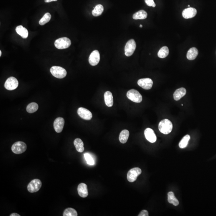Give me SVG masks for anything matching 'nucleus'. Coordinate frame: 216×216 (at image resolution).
<instances>
[{"label":"nucleus","mask_w":216,"mask_h":216,"mask_svg":"<svg viewBox=\"0 0 216 216\" xmlns=\"http://www.w3.org/2000/svg\"><path fill=\"white\" fill-rule=\"evenodd\" d=\"M188 6H189V7H190V5H188Z\"/></svg>","instance_id":"4c0bfd02"},{"label":"nucleus","mask_w":216,"mask_h":216,"mask_svg":"<svg viewBox=\"0 0 216 216\" xmlns=\"http://www.w3.org/2000/svg\"><path fill=\"white\" fill-rule=\"evenodd\" d=\"M197 11L194 8L189 7L185 9L182 13V15L185 19L192 18L196 16Z\"/></svg>","instance_id":"2eb2a0df"},{"label":"nucleus","mask_w":216,"mask_h":216,"mask_svg":"<svg viewBox=\"0 0 216 216\" xmlns=\"http://www.w3.org/2000/svg\"><path fill=\"white\" fill-rule=\"evenodd\" d=\"M186 92V90L184 88H181L177 89L174 93V99L175 101H179L181 98L185 95Z\"/></svg>","instance_id":"a211bd4d"},{"label":"nucleus","mask_w":216,"mask_h":216,"mask_svg":"<svg viewBox=\"0 0 216 216\" xmlns=\"http://www.w3.org/2000/svg\"><path fill=\"white\" fill-rule=\"evenodd\" d=\"M51 18V14L49 13H46L44 16L40 20L39 23L41 25H43L49 21Z\"/></svg>","instance_id":"c756f323"},{"label":"nucleus","mask_w":216,"mask_h":216,"mask_svg":"<svg viewBox=\"0 0 216 216\" xmlns=\"http://www.w3.org/2000/svg\"><path fill=\"white\" fill-rule=\"evenodd\" d=\"M168 200L169 203L177 206L179 205V201L178 199L175 196V195L172 192H169L168 193Z\"/></svg>","instance_id":"b1692460"},{"label":"nucleus","mask_w":216,"mask_h":216,"mask_svg":"<svg viewBox=\"0 0 216 216\" xmlns=\"http://www.w3.org/2000/svg\"><path fill=\"white\" fill-rule=\"evenodd\" d=\"M39 106L36 102H32L29 104L26 107V111L29 113H32L37 111Z\"/></svg>","instance_id":"bb28decb"},{"label":"nucleus","mask_w":216,"mask_h":216,"mask_svg":"<svg viewBox=\"0 0 216 216\" xmlns=\"http://www.w3.org/2000/svg\"><path fill=\"white\" fill-rule=\"evenodd\" d=\"M138 85L145 90H149L151 89L153 85V81L150 78L141 79L138 80Z\"/></svg>","instance_id":"9d476101"},{"label":"nucleus","mask_w":216,"mask_h":216,"mask_svg":"<svg viewBox=\"0 0 216 216\" xmlns=\"http://www.w3.org/2000/svg\"><path fill=\"white\" fill-rule=\"evenodd\" d=\"M169 54V49L166 46H163L159 50L158 53V57L160 58H165Z\"/></svg>","instance_id":"a878e982"},{"label":"nucleus","mask_w":216,"mask_h":216,"mask_svg":"<svg viewBox=\"0 0 216 216\" xmlns=\"http://www.w3.org/2000/svg\"><path fill=\"white\" fill-rule=\"evenodd\" d=\"M146 139L151 143H154L157 141V137L153 130L151 128H147L144 131Z\"/></svg>","instance_id":"4468645a"},{"label":"nucleus","mask_w":216,"mask_h":216,"mask_svg":"<svg viewBox=\"0 0 216 216\" xmlns=\"http://www.w3.org/2000/svg\"><path fill=\"white\" fill-rule=\"evenodd\" d=\"M19 82L17 79L11 77L6 80L4 84V87L9 91H12L17 88Z\"/></svg>","instance_id":"6e6552de"},{"label":"nucleus","mask_w":216,"mask_h":216,"mask_svg":"<svg viewBox=\"0 0 216 216\" xmlns=\"http://www.w3.org/2000/svg\"><path fill=\"white\" fill-rule=\"evenodd\" d=\"M129 136V132L127 130H124L121 131L120 134L119 139L121 143H125Z\"/></svg>","instance_id":"4be33fe9"},{"label":"nucleus","mask_w":216,"mask_h":216,"mask_svg":"<svg viewBox=\"0 0 216 216\" xmlns=\"http://www.w3.org/2000/svg\"><path fill=\"white\" fill-rule=\"evenodd\" d=\"M190 139V136L189 134H187V135L185 136L179 142V147L181 148V149H184V148L186 147Z\"/></svg>","instance_id":"cd10ccee"},{"label":"nucleus","mask_w":216,"mask_h":216,"mask_svg":"<svg viewBox=\"0 0 216 216\" xmlns=\"http://www.w3.org/2000/svg\"><path fill=\"white\" fill-rule=\"evenodd\" d=\"M57 1V0H45L44 1L45 3H50V2L54 1Z\"/></svg>","instance_id":"72a5a7b5"},{"label":"nucleus","mask_w":216,"mask_h":216,"mask_svg":"<svg viewBox=\"0 0 216 216\" xmlns=\"http://www.w3.org/2000/svg\"><path fill=\"white\" fill-rule=\"evenodd\" d=\"M198 50L195 47L191 48L188 51L187 53V57L188 59L193 60L195 59L198 55Z\"/></svg>","instance_id":"6ab92c4d"},{"label":"nucleus","mask_w":216,"mask_h":216,"mask_svg":"<svg viewBox=\"0 0 216 216\" xmlns=\"http://www.w3.org/2000/svg\"><path fill=\"white\" fill-rule=\"evenodd\" d=\"M64 124V120L63 118L58 117L54 120V128L56 132L60 133L63 131Z\"/></svg>","instance_id":"ddd939ff"},{"label":"nucleus","mask_w":216,"mask_h":216,"mask_svg":"<svg viewBox=\"0 0 216 216\" xmlns=\"http://www.w3.org/2000/svg\"><path fill=\"white\" fill-rule=\"evenodd\" d=\"M149 216V212L147 210H142L140 212L138 216Z\"/></svg>","instance_id":"473e14b6"},{"label":"nucleus","mask_w":216,"mask_h":216,"mask_svg":"<svg viewBox=\"0 0 216 216\" xmlns=\"http://www.w3.org/2000/svg\"><path fill=\"white\" fill-rule=\"evenodd\" d=\"M142 172L141 169L138 167L132 168L129 171L127 175V178L129 182H132L137 180V177Z\"/></svg>","instance_id":"0eeeda50"},{"label":"nucleus","mask_w":216,"mask_h":216,"mask_svg":"<svg viewBox=\"0 0 216 216\" xmlns=\"http://www.w3.org/2000/svg\"><path fill=\"white\" fill-rule=\"evenodd\" d=\"M16 31L18 34L21 36L24 39L27 38L28 36V31L25 28L23 27V26L19 25L16 27Z\"/></svg>","instance_id":"aec40b11"},{"label":"nucleus","mask_w":216,"mask_h":216,"mask_svg":"<svg viewBox=\"0 0 216 216\" xmlns=\"http://www.w3.org/2000/svg\"><path fill=\"white\" fill-rule=\"evenodd\" d=\"M147 16V13L144 10H140L133 14L132 17L134 19H144Z\"/></svg>","instance_id":"5701e85b"},{"label":"nucleus","mask_w":216,"mask_h":216,"mask_svg":"<svg viewBox=\"0 0 216 216\" xmlns=\"http://www.w3.org/2000/svg\"><path fill=\"white\" fill-rule=\"evenodd\" d=\"M79 115L82 119L86 120H90L92 119V115L91 111L85 108L80 107L77 111Z\"/></svg>","instance_id":"f8f14e48"},{"label":"nucleus","mask_w":216,"mask_h":216,"mask_svg":"<svg viewBox=\"0 0 216 216\" xmlns=\"http://www.w3.org/2000/svg\"><path fill=\"white\" fill-rule=\"evenodd\" d=\"M144 1L148 6H152L153 7H155L156 4L154 2V0H144Z\"/></svg>","instance_id":"2f4dec72"},{"label":"nucleus","mask_w":216,"mask_h":216,"mask_svg":"<svg viewBox=\"0 0 216 216\" xmlns=\"http://www.w3.org/2000/svg\"><path fill=\"white\" fill-rule=\"evenodd\" d=\"M104 102L108 107H111L113 104V98L112 93L110 91H107L104 94Z\"/></svg>","instance_id":"f3484780"},{"label":"nucleus","mask_w":216,"mask_h":216,"mask_svg":"<svg viewBox=\"0 0 216 216\" xmlns=\"http://www.w3.org/2000/svg\"><path fill=\"white\" fill-rule=\"evenodd\" d=\"M42 186V182L39 179H34L30 182L27 186L28 191L31 193L38 191Z\"/></svg>","instance_id":"423d86ee"},{"label":"nucleus","mask_w":216,"mask_h":216,"mask_svg":"<svg viewBox=\"0 0 216 216\" xmlns=\"http://www.w3.org/2000/svg\"><path fill=\"white\" fill-rule=\"evenodd\" d=\"M77 191L79 195L81 197L86 198L88 195L87 186L85 183H80L78 187Z\"/></svg>","instance_id":"dca6fc26"},{"label":"nucleus","mask_w":216,"mask_h":216,"mask_svg":"<svg viewBox=\"0 0 216 216\" xmlns=\"http://www.w3.org/2000/svg\"><path fill=\"white\" fill-rule=\"evenodd\" d=\"M63 216H77V212L75 209L72 208H67L64 210Z\"/></svg>","instance_id":"c85d7f7f"},{"label":"nucleus","mask_w":216,"mask_h":216,"mask_svg":"<svg viewBox=\"0 0 216 216\" xmlns=\"http://www.w3.org/2000/svg\"><path fill=\"white\" fill-rule=\"evenodd\" d=\"M84 158L86 160L87 163L90 165H94V161L93 158L91 157L89 154L86 153L84 154Z\"/></svg>","instance_id":"7c9ffc66"},{"label":"nucleus","mask_w":216,"mask_h":216,"mask_svg":"<svg viewBox=\"0 0 216 216\" xmlns=\"http://www.w3.org/2000/svg\"><path fill=\"white\" fill-rule=\"evenodd\" d=\"M100 60L99 52L97 50L92 51L89 57V63L91 65L94 66L98 64Z\"/></svg>","instance_id":"9b49d317"},{"label":"nucleus","mask_w":216,"mask_h":216,"mask_svg":"<svg viewBox=\"0 0 216 216\" xmlns=\"http://www.w3.org/2000/svg\"><path fill=\"white\" fill-rule=\"evenodd\" d=\"M10 216H20V215L16 213H12L10 215Z\"/></svg>","instance_id":"f704fd0d"},{"label":"nucleus","mask_w":216,"mask_h":216,"mask_svg":"<svg viewBox=\"0 0 216 216\" xmlns=\"http://www.w3.org/2000/svg\"><path fill=\"white\" fill-rule=\"evenodd\" d=\"M136 48V43L134 40L131 39L126 44L124 51L125 54L127 57L131 56L133 54Z\"/></svg>","instance_id":"1a4fd4ad"},{"label":"nucleus","mask_w":216,"mask_h":216,"mask_svg":"<svg viewBox=\"0 0 216 216\" xmlns=\"http://www.w3.org/2000/svg\"><path fill=\"white\" fill-rule=\"evenodd\" d=\"M50 72L53 76L58 79L64 78L67 74L65 69L59 66L52 67L50 69Z\"/></svg>","instance_id":"f03ea898"},{"label":"nucleus","mask_w":216,"mask_h":216,"mask_svg":"<svg viewBox=\"0 0 216 216\" xmlns=\"http://www.w3.org/2000/svg\"><path fill=\"white\" fill-rule=\"evenodd\" d=\"M104 11V7L101 4H97L92 11V14L94 16L101 15Z\"/></svg>","instance_id":"393cba45"},{"label":"nucleus","mask_w":216,"mask_h":216,"mask_svg":"<svg viewBox=\"0 0 216 216\" xmlns=\"http://www.w3.org/2000/svg\"><path fill=\"white\" fill-rule=\"evenodd\" d=\"M27 146L24 142L18 141L13 144L11 150L13 153L16 154H21L26 151Z\"/></svg>","instance_id":"39448f33"},{"label":"nucleus","mask_w":216,"mask_h":216,"mask_svg":"<svg viewBox=\"0 0 216 216\" xmlns=\"http://www.w3.org/2000/svg\"><path fill=\"white\" fill-rule=\"evenodd\" d=\"M71 40L67 37H62L56 40L54 45L59 49L68 48L71 46Z\"/></svg>","instance_id":"7ed1b4c3"},{"label":"nucleus","mask_w":216,"mask_h":216,"mask_svg":"<svg viewBox=\"0 0 216 216\" xmlns=\"http://www.w3.org/2000/svg\"><path fill=\"white\" fill-rule=\"evenodd\" d=\"M140 27L141 28H142V24H141V25H140Z\"/></svg>","instance_id":"e433bc0d"},{"label":"nucleus","mask_w":216,"mask_h":216,"mask_svg":"<svg viewBox=\"0 0 216 216\" xmlns=\"http://www.w3.org/2000/svg\"><path fill=\"white\" fill-rule=\"evenodd\" d=\"M173 125L171 121L167 119L161 121L159 124V129L161 133L167 134L171 132Z\"/></svg>","instance_id":"f257e3e1"},{"label":"nucleus","mask_w":216,"mask_h":216,"mask_svg":"<svg viewBox=\"0 0 216 216\" xmlns=\"http://www.w3.org/2000/svg\"><path fill=\"white\" fill-rule=\"evenodd\" d=\"M2 54V52L1 51H0V56H1Z\"/></svg>","instance_id":"c9c22d12"},{"label":"nucleus","mask_w":216,"mask_h":216,"mask_svg":"<svg viewBox=\"0 0 216 216\" xmlns=\"http://www.w3.org/2000/svg\"><path fill=\"white\" fill-rule=\"evenodd\" d=\"M128 98L132 102L140 103L142 102V97L139 92L136 90L131 89L128 91L127 94Z\"/></svg>","instance_id":"20e7f679"},{"label":"nucleus","mask_w":216,"mask_h":216,"mask_svg":"<svg viewBox=\"0 0 216 216\" xmlns=\"http://www.w3.org/2000/svg\"><path fill=\"white\" fill-rule=\"evenodd\" d=\"M74 144L76 149L78 152H83L84 151V143L80 139L77 138L74 141Z\"/></svg>","instance_id":"412c9836"}]
</instances>
